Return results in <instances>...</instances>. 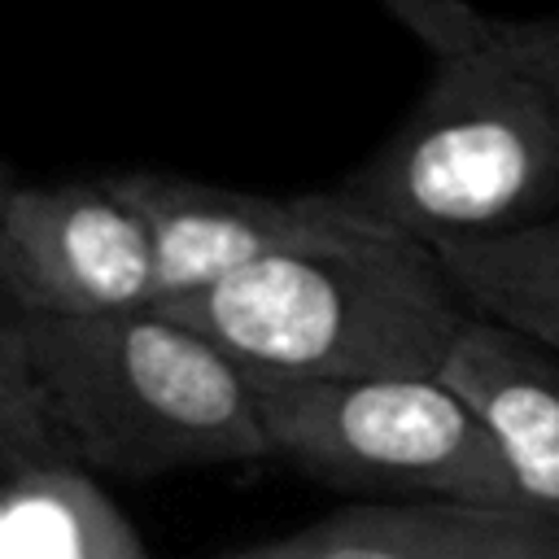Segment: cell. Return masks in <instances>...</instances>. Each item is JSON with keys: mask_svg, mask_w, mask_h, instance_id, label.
I'll use <instances>...</instances> for the list:
<instances>
[{"mask_svg": "<svg viewBox=\"0 0 559 559\" xmlns=\"http://www.w3.org/2000/svg\"><path fill=\"white\" fill-rule=\"evenodd\" d=\"M441 380L485 419L528 511L559 524V354L467 319Z\"/></svg>", "mask_w": 559, "mask_h": 559, "instance_id": "obj_7", "label": "cell"}, {"mask_svg": "<svg viewBox=\"0 0 559 559\" xmlns=\"http://www.w3.org/2000/svg\"><path fill=\"white\" fill-rule=\"evenodd\" d=\"M66 463L39 402L35 389L22 371H4L0 367V472L17 476L31 467H52Z\"/></svg>", "mask_w": 559, "mask_h": 559, "instance_id": "obj_11", "label": "cell"}, {"mask_svg": "<svg viewBox=\"0 0 559 559\" xmlns=\"http://www.w3.org/2000/svg\"><path fill=\"white\" fill-rule=\"evenodd\" d=\"M253 389L271 454L323 485L528 511L493 432L441 376Z\"/></svg>", "mask_w": 559, "mask_h": 559, "instance_id": "obj_4", "label": "cell"}, {"mask_svg": "<svg viewBox=\"0 0 559 559\" xmlns=\"http://www.w3.org/2000/svg\"><path fill=\"white\" fill-rule=\"evenodd\" d=\"M297 559H559V524L432 498L341 507L280 537Z\"/></svg>", "mask_w": 559, "mask_h": 559, "instance_id": "obj_8", "label": "cell"}, {"mask_svg": "<svg viewBox=\"0 0 559 559\" xmlns=\"http://www.w3.org/2000/svg\"><path fill=\"white\" fill-rule=\"evenodd\" d=\"M162 314L253 384L441 376L472 319L437 249L358 210L341 231L262 258Z\"/></svg>", "mask_w": 559, "mask_h": 559, "instance_id": "obj_2", "label": "cell"}, {"mask_svg": "<svg viewBox=\"0 0 559 559\" xmlns=\"http://www.w3.org/2000/svg\"><path fill=\"white\" fill-rule=\"evenodd\" d=\"M463 310L559 354V214L437 249Z\"/></svg>", "mask_w": 559, "mask_h": 559, "instance_id": "obj_10", "label": "cell"}, {"mask_svg": "<svg viewBox=\"0 0 559 559\" xmlns=\"http://www.w3.org/2000/svg\"><path fill=\"white\" fill-rule=\"evenodd\" d=\"M35 402L83 472L170 476L271 459L253 380L162 310L22 323Z\"/></svg>", "mask_w": 559, "mask_h": 559, "instance_id": "obj_3", "label": "cell"}, {"mask_svg": "<svg viewBox=\"0 0 559 559\" xmlns=\"http://www.w3.org/2000/svg\"><path fill=\"white\" fill-rule=\"evenodd\" d=\"M485 35L559 105V13H542V17L485 13Z\"/></svg>", "mask_w": 559, "mask_h": 559, "instance_id": "obj_12", "label": "cell"}, {"mask_svg": "<svg viewBox=\"0 0 559 559\" xmlns=\"http://www.w3.org/2000/svg\"><path fill=\"white\" fill-rule=\"evenodd\" d=\"M0 271L17 310L39 319L157 306L148 223L118 175L13 183L0 210Z\"/></svg>", "mask_w": 559, "mask_h": 559, "instance_id": "obj_5", "label": "cell"}, {"mask_svg": "<svg viewBox=\"0 0 559 559\" xmlns=\"http://www.w3.org/2000/svg\"><path fill=\"white\" fill-rule=\"evenodd\" d=\"M13 183H17V179L0 166V210H4V197H9ZM22 323H26V314L17 310V301H13L9 284H4V271H0V367L26 376V362H22ZM26 380H31V376H26Z\"/></svg>", "mask_w": 559, "mask_h": 559, "instance_id": "obj_13", "label": "cell"}, {"mask_svg": "<svg viewBox=\"0 0 559 559\" xmlns=\"http://www.w3.org/2000/svg\"><path fill=\"white\" fill-rule=\"evenodd\" d=\"M0 476H4V472H0Z\"/></svg>", "mask_w": 559, "mask_h": 559, "instance_id": "obj_15", "label": "cell"}, {"mask_svg": "<svg viewBox=\"0 0 559 559\" xmlns=\"http://www.w3.org/2000/svg\"><path fill=\"white\" fill-rule=\"evenodd\" d=\"M393 17L432 52L397 131L332 192L441 249L559 214V105L485 35L467 0H397Z\"/></svg>", "mask_w": 559, "mask_h": 559, "instance_id": "obj_1", "label": "cell"}, {"mask_svg": "<svg viewBox=\"0 0 559 559\" xmlns=\"http://www.w3.org/2000/svg\"><path fill=\"white\" fill-rule=\"evenodd\" d=\"M118 183L148 223L157 271L153 310L188 301L262 258L323 240L354 218L336 192L275 197L166 170H127Z\"/></svg>", "mask_w": 559, "mask_h": 559, "instance_id": "obj_6", "label": "cell"}, {"mask_svg": "<svg viewBox=\"0 0 559 559\" xmlns=\"http://www.w3.org/2000/svg\"><path fill=\"white\" fill-rule=\"evenodd\" d=\"M0 559H148L131 520L74 463L0 480Z\"/></svg>", "mask_w": 559, "mask_h": 559, "instance_id": "obj_9", "label": "cell"}, {"mask_svg": "<svg viewBox=\"0 0 559 559\" xmlns=\"http://www.w3.org/2000/svg\"><path fill=\"white\" fill-rule=\"evenodd\" d=\"M227 559H297V555L275 537V542H266V546H249V550H236V555H227Z\"/></svg>", "mask_w": 559, "mask_h": 559, "instance_id": "obj_14", "label": "cell"}]
</instances>
